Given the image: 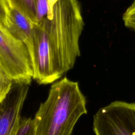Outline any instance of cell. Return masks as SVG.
<instances>
[{"label":"cell","instance_id":"obj_3","mask_svg":"<svg viewBox=\"0 0 135 135\" xmlns=\"http://www.w3.org/2000/svg\"><path fill=\"white\" fill-rule=\"evenodd\" d=\"M95 135H135V102L115 101L93 115Z\"/></svg>","mask_w":135,"mask_h":135},{"label":"cell","instance_id":"obj_6","mask_svg":"<svg viewBox=\"0 0 135 135\" xmlns=\"http://www.w3.org/2000/svg\"><path fill=\"white\" fill-rule=\"evenodd\" d=\"M8 10V25L6 28L15 38L23 43L29 54L32 50L33 24L15 8L8 0H6Z\"/></svg>","mask_w":135,"mask_h":135},{"label":"cell","instance_id":"obj_12","mask_svg":"<svg viewBox=\"0 0 135 135\" xmlns=\"http://www.w3.org/2000/svg\"><path fill=\"white\" fill-rule=\"evenodd\" d=\"M0 25L5 28L8 25V10L6 0H0Z\"/></svg>","mask_w":135,"mask_h":135},{"label":"cell","instance_id":"obj_2","mask_svg":"<svg viewBox=\"0 0 135 135\" xmlns=\"http://www.w3.org/2000/svg\"><path fill=\"white\" fill-rule=\"evenodd\" d=\"M0 64L14 83L27 85L31 83L33 70L26 46L1 25Z\"/></svg>","mask_w":135,"mask_h":135},{"label":"cell","instance_id":"obj_1","mask_svg":"<svg viewBox=\"0 0 135 135\" xmlns=\"http://www.w3.org/2000/svg\"><path fill=\"white\" fill-rule=\"evenodd\" d=\"M86 104L78 82L64 77L54 83L34 118L36 135H71L79 118L87 113Z\"/></svg>","mask_w":135,"mask_h":135},{"label":"cell","instance_id":"obj_7","mask_svg":"<svg viewBox=\"0 0 135 135\" xmlns=\"http://www.w3.org/2000/svg\"><path fill=\"white\" fill-rule=\"evenodd\" d=\"M12 5L31 23L37 24L35 0H8Z\"/></svg>","mask_w":135,"mask_h":135},{"label":"cell","instance_id":"obj_11","mask_svg":"<svg viewBox=\"0 0 135 135\" xmlns=\"http://www.w3.org/2000/svg\"><path fill=\"white\" fill-rule=\"evenodd\" d=\"M36 10V18L37 24L42 22L47 16L51 19L53 17L50 15L49 11L47 0H35Z\"/></svg>","mask_w":135,"mask_h":135},{"label":"cell","instance_id":"obj_10","mask_svg":"<svg viewBox=\"0 0 135 135\" xmlns=\"http://www.w3.org/2000/svg\"><path fill=\"white\" fill-rule=\"evenodd\" d=\"M122 19L124 26L135 32V0L133 1L123 13Z\"/></svg>","mask_w":135,"mask_h":135},{"label":"cell","instance_id":"obj_9","mask_svg":"<svg viewBox=\"0 0 135 135\" xmlns=\"http://www.w3.org/2000/svg\"><path fill=\"white\" fill-rule=\"evenodd\" d=\"M15 135H36L34 119H21Z\"/></svg>","mask_w":135,"mask_h":135},{"label":"cell","instance_id":"obj_8","mask_svg":"<svg viewBox=\"0 0 135 135\" xmlns=\"http://www.w3.org/2000/svg\"><path fill=\"white\" fill-rule=\"evenodd\" d=\"M13 81L0 64V102L3 101L11 91Z\"/></svg>","mask_w":135,"mask_h":135},{"label":"cell","instance_id":"obj_5","mask_svg":"<svg viewBox=\"0 0 135 135\" xmlns=\"http://www.w3.org/2000/svg\"><path fill=\"white\" fill-rule=\"evenodd\" d=\"M28 90L27 85L13 83L6 97L0 102V135H15Z\"/></svg>","mask_w":135,"mask_h":135},{"label":"cell","instance_id":"obj_4","mask_svg":"<svg viewBox=\"0 0 135 135\" xmlns=\"http://www.w3.org/2000/svg\"><path fill=\"white\" fill-rule=\"evenodd\" d=\"M33 78L39 84H48L60 78L54 63L47 34L41 23L33 24L32 50L30 53Z\"/></svg>","mask_w":135,"mask_h":135}]
</instances>
